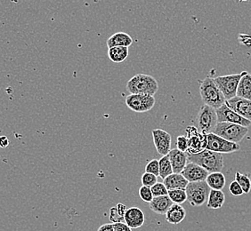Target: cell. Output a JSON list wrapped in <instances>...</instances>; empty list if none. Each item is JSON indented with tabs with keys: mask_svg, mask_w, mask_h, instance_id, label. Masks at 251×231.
<instances>
[{
	"mask_svg": "<svg viewBox=\"0 0 251 231\" xmlns=\"http://www.w3.org/2000/svg\"><path fill=\"white\" fill-rule=\"evenodd\" d=\"M128 47L115 46L108 50V57L112 63H121L128 57Z\"/></svg>",
	"mask_w": 251,
	"mask_h": 231,
	"instance_id": "cb8c5ba5",
	"label": "cell"
},
{
	"mask_svg": "<svg viewBox=\"0 0 251 231\" xmlns=\"http://www.w3.org/2000/svg\"><path fill=\"white\" fill-rule=\"evenodd\" d=\"M168 196L172 203L176 205H182L187 201V194H186L185 189L169 190Z\"/></svg>",
	"mask_w": 251,
	"mask_h": 231,
	"instance_id": "4316f807",
	"label": "cell"
},
{
	"mask_svg": "<svg viewBox=\"0 0 251 231\" xmlns=\"http://www.w3.org/2000/svg\"><path fill=\"white\" fill-rule=\"evenodd\" d=\"M216 112L218 116V123L235 124V125H242L248 128L251 125V121L247 120L241 116L238 115L236 112H234L229 107L226 105V103L218 110H216Z\"/></svg>",
	"mask_w": 251,
	"mask_h": 231,
	"instance_id": "8fae6325",
	"label": "cell"
},
{
	"mask_svg": "<svg viewBox=\"0 0 251 231\" xmlns=\"http://www.w3.org/2000/svg\"><path fill=\"white\" fill-rule=\"evenodd\" d=\"M8 144H9V140H8V139H7L5 136L0 137V147L5 148V147L8 146Z\"/></svg>",
	"mask_w": 251,
	"mask_h": 231,
	"instance_id": "74e56055",
	"label": "cell"
},
{
	"mask_svg": "<svg viewBox=\"0 0 251 231\" xmlns=\"http://www.w3.org/2000/svg\"><path fill=\"white\" fill-rule=\"evenodd\" d=\"M200 94L204 104L215 110L223 106L226 101L211 77H206L200 82Z\"/></svg>",
	"mask_w": 251,
	"mask_h": 231,
	"instance_id": "3957f363",
	"label": "cell"
},
{
	"mask_svg": "<svg viewBox=\"0 0 251 231\" xmlns=\"http://www.w3.org/2000/svg\"><path fill=\"white\" fill-rule=\"evenodd\" d=\"M114 231H132L129 227L126 226L124 222L113 224Z\"/></svg>",
	"mask_w": 251,
	"mask_h": 231,
	"instance_id": "d590c367",
	"label": "cell"
},
{
	"mask_svg": "<svg viewBox=\"0 0 251 231\" xmlns=\"http://www.w3.org/2000/svg\"><path fill=\"white\" fill-rule=\"evenodd\" d=\"M126 90L130 94H147L154 96L159 90V84L154 77L146 74H137L126 83Z\"/></svg>",
	"mask_w": 251,
	"mask_h": 231,
	"instance_id": "7a4b0ae2",
	"label": "cell"
},
{
	"mask_svg": "<svg viewBox=\"0 0 251 231\" xmlns=\"http://www.w3.org/2000/svg\"><path fill=\"white\" fill-rule=\"evenodd\" d=\"M151 192L154 198L158 197H163V196H168L169 190L166 188L163 183H157L154 186H152L151 188Z\"/></svg>",
	"mask_w": 251,
	"mask_h": 231,
	"instance_id": "f1b7e54d",
	"label": "cell"
},
{
	"mask_svg": "<svg viewBox=\"0 0 251 231\" xmlns=\"http://www.w3.org/2000/svg\"><path fill=\"white\" fill-rule=\"evenodd\" d=\"M234 181L239 183V185L242 187L244 194H249V193L251 192V181L248 175L241 173L240 172H236V173H235V180Z\"/></svg>",
	"mask_w": 251,
	"mask_h": 231,
	"instance_id": "83f0119b",
	"label": "cell"
},
{
	"mask_svg": "<svg viewBox=\"0 0 251 231\" xmlns=\"http://www.w3.org/2000/svg\"><path fill=\"white\" fill-rule=\"evenodd\" d=\"M141 182H142L143 186L148 187V188H151L152 186H154L156 183H158V178H157V176H155L153 174L145 173L142 175Z\"/></svg>",
	"mask_w": 251,
	"mask_h": 231,
	"instance_id": "f546056e",
	"label": "cell"
},
{
	"mask_svg": "<svg viewBox=\"0 0 251 231\" xmlns=\"http://www.w3.org/2000/svg\"><path fill=\"white\" fill-rule=\"evenodd\" d=\"M196 128L203 135L212 134L218 125V116L216 110L208 105H202L195 118Z\"/></svg>",
	"mask_w": 251,
	"mask_h": 231,
	"instance_id": "277c9868",
	"label": "cell"
},
{
	"mask_svg": "<svg viewBox=\"0 0 251 231\" xmlns=\"http://www.w3.org/2000/svg\"><path fill=\"white\" fill-rule=\"evenodd\" d=\"M188 162L198 164L208 173L221 172L224 168V156L220 153L204 149L197 154H188Z\"/></svg>",
	"mask_w": 251,
	"mask_h": 231,
	"instance_id": "6da1fadb",
	"label": "cell"
},
{
	"mask_svg": "<svg viewBox=\"0 0 251 231\" xmlns=\"http://www.w3.org/2000/svg\"><path fill=\"white\" fill-rule=\"evenodd\" d=\"M229 190H230V192L233 196H235V197H239V196H242L244 194L243 192V190H242V187L239 185V183L235 182V181H233L230 184V186H229Z\"/></svg>",
	"mask_w": 251,
	"mask_h": 231,
	"instance_id": "836d02e7",
	"label": "cell"
},
{
	"mask_svg": "<svg viewBox=\"0 0 251 231\" xmlns=\"http://www.w3.org/2000/svg\"><path fill=\"white\" fill-rule=\"evenodd\" d=\"M186 138L188 140V154H197L207 148V135L201 134L195 126H188L185 129Z\"/></svg>",
	"mask_w": 251,
	"mask_h": 231,
	"instance_id": "30bf717a",
	"label": "cell"
},
{
	"mask_svg": "<svg viewBox=\"0 0 251 231\" xmlns=\"http://www.w3.org/2000/svg\"><path fill=\"white\" fill-rule=\"evenodd\" d=\"M163 184L168 190L185 189L189 183L181 173H172L163 180Z\"/></svg>",
	"mask_w": 251,
	"mask_h": 231,
	"instance_id": "ac0fdd59",
	"label": "cell"
},
{
	"mask_svg": "<svg viewBox=\"0 0 251 231\" xmlns=\"http://www.w3.org/2000/svg\"><path fill=\"white\" fill-rule=\"evenodd\" d=\"M97 231H114V226L112 223H106L101 225Z\"/></svg>",
	"mask_w": 251,
	"mask_h": 231,
	"instance_id": "8d00e7d4",
	"label": "cell"
},
{
	"mask_svg": "<svg viewBox=\"0 0 251 231\" xmlns=\"http://www.w3.org/2000/svg\"><path fill=\"white\" fill-rule=\"evenodd\" d=\"M246 72L247 71H242L240 74L226 75L213 78L214 82L218 86L226 101L237 96V88L239 83Z\"/></svg>",
	"mask_w": 251,
	"mask_h": 231,
	"instance_id": "52a82bcc",
	"label": "cell"
},
{
	"mask_svg": "<svg viewBox=\"0 0 251 231\" xmlns=\"http://www.w3.org/2000/svg\"><path fill=\"white\" fill-rule=\"evenodd\" d=\"M154 96L147 94H129L126 98V104L136 113L150 111L155 105Z\"/></svg>",
	"mask_w": 251,
	"mask_h": 231,
	"instance_id": "9c48e42d",
	"label": "cell"
},
{
	"mask_svg": "<svg viewBox=\"0 0 251 231\" xmlns=\"http://www.w3.org/2000/svg\"><path fill=\"white\" fill-rule=\"evenodd\" d=\"M132 44H133V39L128 34L125 32H117L113 34L107 40L108 48L115 47V46L129 47Z\"/></svg>",
	"mask_w": 251,
	"mask_h": 231,
	"instance_id": "d6986e66",
	"label": "cell"
},
{
	"mask_svg": "<svg viewBox=\"0 0 251 231\" xmlns=\"http://www.w3.org/2000/svg\"><path fill=\"white\" fill-rule=\"evenodd\" d=\"M249 133V128L230 123H218L213 134L230 142L239 144Z\"/></svg>",
	"mask_w": 251,
	"mask_h": 231,
	"instance_id": "5b68a950",
	"label": "cell"
},
{
	"mask_svg": "<svg viewBox=\"0 0 251 231\" xmlns=\"http://www.w3.org/2000/svg\"><path fill=\"white\" fill-rule=\"evenodd\" d=\"M226 202V196L222 190L211 189L208 195L207 207L209 209H220Z\"/></svg>",
	"mask_w": 251,
	"mask_h": 231,
	"instance_id": "7402d4cb",
	"label": "cell"
},
{
	"mask_svg": "<svg viewBox=\"0 0 251 231\" xmlns=\"http://www.w3.org/2000/svg\"><path fill=\"white\" fill-rule=\"evenodd\" d=\"M207 140H208V144L206 149L211 150L213 152L220 153V154L233 153V152L239 151L241 149L240 145L225 140L213 133L207 135Z\"/></svg>",
	"mask_w": 251,
	"mask_h": 231,
	"instance_id": "ba28073f",
	"label": "cell"
},
{
	"mask_svg": "<svg viewBox=\"0 0 251 231\" xmlns=\"http://www.w3.org/2000/svg\"><path fill=\"white\" fill-rule=\"evenodd\" d=\"M159 177L164 179L169 177L173 173V168L171 163L169 161V156H164L159 160Z\"/></svg>",
	"mask_w": 251,
	"mask_h": 231,
	"instance_id": "484cf974",
	"label": "cell"
},
{
	"mask_svg": "<svg viewBox=\"0 0 251 231\" xmlns=\"http://www.w3.org/2000/svg\"><path fill=\"white\" fill-rule=\"evenodd\" d=\"M151 133L157 152L162 157L168 156L169 151L171 150V135L162 129H154Z\"/></svg>",
	"mask_w": 251,
	"mask_h": 231,
	"instance_id": "7c38bea8",
	"label": "cell"
},
{
	"mask_svg": "<svg viewBox=\"0 0 251 231\" xmlns=\"http://www.w3.org/2000/svg\"><path fill=\"white\" fill-rule=\"evenodd\" d=\"M145 213L140 208L133 207L126 210L124 216V223L131 230L139 229L145 224Z\"/></svg>",
	"mask_w": 251,
	"mask_h": 231,
	"instance_id": "9a60e30c",
	"label": "cell"
},
{
	"mask_svg": "<svg viewBox=\"0 0 251 231\" xmlns=\"http://www.w3.org/2000/svg\"><path fill=\"white\" fill-rule=\"evenodd\" d=\"M210 190L211 189L206 182L189 183L185 188L187 194V201L192 207H201L208 201Z\"/></svg>",
	"mask_w": 251,
	"mask_h": 231,
	"instance_id": "8992f818",
	"label": "cell"
},
{
	"mask_svg": "<svg viewBox=\"0 0 251 231\" xmlns=\"http://www.w3.org/2000/svg\"><path fill=\"white\" fill-rule=\"evenodd\" d=\"M145 173L153 174L158 177L159 174V160L152 159V160H151L150 162H148L145 166Z\"/></svg>",
	"mask_w": 251,
	"mask_h": 231,
	"instance_id": "4dcf8cb0",
	"label": "cell"
},
{
	"mask_svg": "<svg viewBox=\"0 0 251 231\" xmlns=\"http://www.w3.org/2000/svg\"><path fill=\"white\" fill-rule=\"evenodd\" d=\"M188 140L186 138V136L184 135H179L176 138V149L183 151V152H187L188 150Z\"/></svg>",
	"mask_w": 251,
	"mask_h": 231,
	"instance_id": "d6a6232c",
	"label": "cell"
},
{
	"mask_svg": "<svg viewBox=\"0 0 251 231\" xmlns=\"http://www.w3.org/2000/svg\"><path fill=\"white\" fill-rule=\"evenodd\" d=\"M173 203L170 200L169 196L158 197L152 199L150 203V209L157 214H166L169 208L172 207Z\"/></svg>",
	"mask_w": 251,
	"mask_h": 231,
	"instance_id": "ffe728a7",
	"label": "cell"
},
{
	"mask_svg": "<svg viewBox=\"0 0 251 231\" xmlns=\"http://www.w3.org/2000/svg\"><path fill=\"white\" fill-rule=\"evenodd\" d=\"M226 105L236 112L238 115L251 122V101L236 96L226 101Z\"/></svg>",
	"mask_w": 251,
	"mask_h": 231,
	"instance_id": "5bb4252c",
	"label": "cell"
},
{
	"mask_svg": "<svg viewBox=\"0 0 251 231\" xmlns=\"http://www.w3.org/2000/svg\"><path fill=\"white\" fill-rule=\"evenodd\" d=\"M139 197H140L141 199H142L144 202L149 203V204H150V203L152 201V199L154 198L151 188L145 187V186H142V187L139 188Z\"/></svg>",
	"mask_w": 251,
	"mask_h": 231,
	"instance_id": "1f68e13d",
	"label": "cell"
},
{
	"mask_svg": "<svg viewBox=\"0 0 251 231\" xmlns=\"http://www.w3.org/2000/svg\"><path fill=\"white\" fill-rule=\"evenodd\" d=\"M165 215L167 222L173 225H177L184 221L186 216V211L181 205L173 204Z\"/></svg>",
	"mask_w": 251,
	"mask_h": 231,
	"instance_id": "e0dca14e",
	"label": "cell"
},
{
	"mask_svg": "<svg viewBox=\"0 0 251 231\" xmlns=\"http://www.w3.org/2000/svg\"><path fill=\"white\" fill-rule=\"evenodd\" d=\"M168 156L173 168V173H182L185 165L188 163L187 153L180 151L177 149H173L169 151Z\"/></svg>",
	"mask_w": 251,
	"mask_h": 231,
	"instance_id": "2e32d148",
	"label": "cell"
},
{
	"mask_svg": "<svg viewBox=\"0 0 251 231\" xmlns=\"http://www.w3.org/2000/svg\"><path fill=\"white\" fill-rule=\"evenodd\" d=\"M126 210H127L126 207L121 203L117 204L116 207L111 208L110 214H109V219L111 221V223L115 224V223L124 222V216Z\"/></svg>",
	"mask_w": 251,
	"mask_h": 231,
	"instance_id": "d4e9b609",
	"label": "cell"
},
{
	"mask_svg": "<svg viewBox=\"0 0 251 231\" xmlns=\"http://www.w3.org/2000/svg\"><path fill=\"white\" fill-rule=\"evenodd\" d=\"M181 174L189 183H191L206 182V179L209 173L198 164L188 162Z\"/></svg>",
	"mask_w": 251,
	"mask_h": 231,
	"instance_id": "4fadbf2b",
	"label": "cell"
},
{
	"mask_svg": "<svg viewBox=\"0 0 251 231\" xmlns=\"http://www.w3.org/2000/svg\"><path fill=\"white\" fill-rule=\"evenodd\" d=\"M206 183L210 189L222 190L226 186V177L221 172L209 173L206 179Z\"/></svg>",
	"mask_w": 251,
	"mask_h": 231,
	"instance_id": "603a6c76",
	"label": "cell"
},
{
	"mask_svg": "<svg viewBox=\"0 0 251 231\" xmlns=\"http://www.w3.org/2000/svg\"><path fill=\"white\" fill-rule=\"evenodd\" d=\"M239 41L240 43L248 47H251V36L247 34H240L239 35Z\"/></svg>",
	"mask_w": 251,
	"mask_h": 231,
	"instance_id": "e575fe53",
	"label": "cell"
},
{
	"mask_svg": "<svg viewBox=\"0 0 251 231\" xmlns=\"http://www.w3.org/2000/svg\"><path fill=\"white\" fill-rule=\"evenodd\" d=\"M237 97L251 101V74L245 73L237 88Z\"/></svg>",
	"mask_w": 251,
	"mask_h": 231,
	"instance_id": "44dd1931",
	"label": "cell"
}]
</instances>
